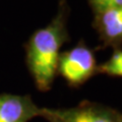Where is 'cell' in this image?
Listing matches in <instances>:
<instances>
[{
  "mask_svg": "<svg viewBox=\"0 0 122 122\" xmlns=\"http://www.w3.org/2000/svg\"><path fill=\"white\" fill-rule=\"evenodd\" d=\"M68 8L65 0H59L58 10L49 24L32 35L25 46L26 65L37 89L47 92L57 74L60 49L68 41Z\"/></svg>",
  "mask_w": 122,
  "mask_h": 122,
  "instance_id": "cell-1",
  "label": "cell"
},
{
  "mask_svg": "<svg viewBox=\"0 0 122 122\" xmlns=\"http://www.w3.org/2000/svg\"><path fill=\"white\" fill-rule=\"evenodd\" d=\"M48 122H122V113L99 103L83 101L70 108H42Z\"/></svg>",
  "mask_w": 122,
  "mask_h": 122,
  "instance_id": "cell-2",
  "label": "cell"
},
{
  "mask_svg": "<svg viewBox=\"0 0 122 122\" xmlns=\"http://www.w3.org/2000/svg\"><path fill=\"white\" fill-rule=\"evenodd\" d=\"M97 66L93 50L85 44H78L60 53L57 74L62 76L70 86H79L96 73Z\"/></svg>",
  "mask_w": 122,
  "mask_h": 122,
  "instance_id": "cell-3",
  "label": "cell"
},
{
  "mask_svg": "<svg viewBox=\"0 0 122 122\" xmlns=\"http://www.w3.org/2000/svg\"><path fill=\"white\" fill-rule=\"evenodd\" d=\"M41 109L29 95L0 94V122H29L41 116Z\"/></svg>",
  "mask_w": 122,
  "mask_h": 122,
  "instance_id": "cell-4",
  "label": "cell"
},
{
  "mask_svg": "<svg viewBox=\"0 0 122 122\" xmlns=\"http://www.w3.org/2000/svg\"><path fill=\"white\" fill-rule=\"evenodd\" d=\"M95 28L106 46L118 49L122 43V7L95 13Z\"/></svg>",
  "mask_w": 122,
  "mask_h": 122,
  "instance_id": "cell-5",
  "label": "cell"
},
{
  "mask_svg": "<svg viewBox=\"0 0 122 122\" xmlns=\"http://www.w3.org/2000/svg\"><path fill=\"white\" fill-rule=\"evenodd\" d=\"M97 72L110 76L122 77V50L116 49L112 56L101 65L97 66Z\"/></svg>",
  "mask_w": 122,
  "mask_h": 122,
  "instance_id": "cell-6",
  "label": "cell"
},
{
  "mask_svg": "<svg viewBox=\"0 0 122 122\" xmlns=\"http://www.w3.org/2000/svg\"><path fill=\"white\" fill-rule=\"evenodd\" d=\"M95 13L110 8L122 7V0H89Z\"/></svg>",
  "mask_w": 122,
  "mask_h": 122,
  "instance_id": "cell-7",
  "label": "cell"
}]
</instances>
